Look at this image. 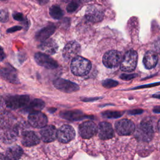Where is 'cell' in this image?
<instances>
[{
    "label": "cell",
    "mask_w": 160,
    "mask_h": 160,
    "mask_svg": "<svg viewBox=\"0 0 160 160\" xmlns=\"http://www.w3.org/2000/svg\"><path fill=\"white\" fill-rule=\"evenodd\" d=\"M153 97L156 98L160 99V94H154V95H153Z\"/></svg>",
    "instance_id": "60d3db41"
},
{
    "label": "cell",
    "mask_w": 160,
    "mask_h": 160,
    "mask_svg": "<svg viewBox=\"0 0 160 160\" xmlns=\"http://www.w3.org/2000/svg\"><path fill=\"white\" fill-rule=\"evenodd\" d=\"M76 132L74 128L68 124L62 125L57 131V138L62 143H68L74 139Z\"/></svg>",
    "instance_id": "ba28073f"
},
{
    "label": "cell",
    "mask_w": 160,
    "mask_h": 160,
    "mask_svg": "<svg viewBox=\"0 0 160 160\" xmlns=\"http://www.w3.org/2000/svg\"><path fill=\"white\" fill-rule=\"evenodd\" d=\"M102 84L106 88H111L116 86L118 84V82L111 79H107L102 82Z\"/></svg>",
    "instance_id": "f1b7e54d"
},
{
    "label": "cell",
    "mask_w": 160,
    "mask_h": 160,
    "mask_svg": "<svg viewBox=\"0 0 160 160\" xmlns=\"http://www.w3.org/2000/svg\"><path fill=\"white\" fill-rule=\"evenodd\" d=\"M23 153L22 149L18 145H14L8 148L6 151L7 159H19Z\"/></svg>",
    "instance_id": "d4e9b609"
},
{
    "label": "cell",
    "mask_w": 160,
    "mask_h": 160,
    "mask_svg": "<svg viewBox=\"0 0 160 160\" xmlns=\"http://www.w3.org/2000/svg\"><path fill=\"white\" fill-rule=\"evenodd\" d=\"M81 46L76 41L68 42L62 50V57L66 61L72 60L80 52Z\"/></svg>",
    "instance_id": "8fae6325"
},
{
    "label": "cell",
    "mask_w": 160,
    "mask_h": 160,
    "mask_svg": "<svg viewBox=\"0 0 160 160\" xmlns=\"http://www.w3.org/2000/svg\"><path fill=\"white\" fill-rule=\"evenodd\" d=\"M159 84H160V82H156V83H153V84H145V85H142L139 87H136L133 89H139V88H149V87H152V86H158Z\"/></svg>",
    "instance_id": "836d02e7"
},
{
    "label": "cell",
    "mask_w": 160,
    "mask_h": 160,
    "mask_svg": "<svg viewBox=\"0 0 160 160\" xmlns=\"http://www.w3.org/2000/svg\"><path fill=\"white\" fill-rule=\"evenodd\" d=\"M70 68L73 74L82 76L89 72L91 69V62L83 57L77 56L72 59Z\"/></svg>",
    "instance_id": "6da1fadb"
},
{
    "label": "cell",
    "mask_w": 160,
    "mask_h": 160,
    "mask_svg": "<svg viewBox=\"0 0 160 160\" xmlns=\"http://www.w3.org/2000/svg\"><path fill=\"white\" fill-rule=\"evenodd\" d=\"M9 19V13L6 9H0V21L6 22Z\"/></svg>",
    "instance_id": "f546056e"
},
{
    "label": "cell",
    "mask_w": 160,
    "mask_h": 160,
    "mask_svg": "<svg viewBox=\"0 0 160 160\" xmlns=\"http://www.w3.org/2000/svg\"><path fill=\"white\" fill-rule=\"evenodd\" d=\"M98 131L96 124L91 121H87L79 126V133L84 139H89L94 136Z\"/></svg>",
    "instance_id": "4fadbf2b"
},
{
    "label": "cell",
    "mask_w": 160,
    "mask_h": 160,
    "mask_svg": "<svg viewBox=\"0 0 160 160\" xmlns=\"http://www.w3.org/2000/svg\"><path fill=\"white\" fill-rule=\"evenodd\" d=\"M12 17L15 20L19 21H24L26 19V18H24L23 14L21 12H14L12 14Z\"/></svg>",
    "instance_id": "4dcf8cb0"
},
{
    "label": "cell",
    "mask_w": 160,
    "mask_h": 160,
    "mask_svg": "<svg viewBox=\"0 0 160 160\" xmlns=\"http://www.w3.org/2000/svg\"><path fill=\"white\" fill-rule=\"evenodd\" d=\"M91 0H81V2L82 3H86V2H89V1H91Z\"/></svg>",
    "instance_id": "b9f144b4"
},
{
    "label": "cell",
    "mask_w": 160,
    "mask_h": 160,
    "mask_svg": "<svg viewBox=\"0 0 160 160\" xmlns=\"http://www.w3.org/2000/svg\"><path fill=\"white\" fill-rule=\"evenodd\" d=\"M45 106L44 102L39 99H35L31 101L28 104H27L21 111L24 113L32 112L34 111H41Z\"/></svg>",
    "instance_id": "7402d4cb"
},
{
    "label": "cell",
    "mask_w": 160,
    "mask_h": 160,
    "mask_svg": "<svg viewBox=\"0 0 160 160\" xmlns=\"http://www.w3.org/2000/svg\"><path fill=\"white\" fill-rule=\"evenodd\" d=\"M19 133L15 126L0 129V141L5 144H11L16 141Z\"/></svg>",
    "instance_id": "5bb4252c"
},
{
    "label": "cell",
    "mask_w": 160,
    "mask_h": 160,
    "mask_svg": "<svg viewBox=\"0 0 160 160\" xmlns=\"http://www.w3.org/2000/svg\"><path fill=\"white\" fill-rule=\"evenodd\" d=\"M134 136L140 141L148 142L151 140L154 134L152 124L149 121H142L134 130Z\"/></svg>",
    "instance_id": "7a4b0ae2"
},
{
    "label": "cell",
    "mask_w": 160,
    "mask_h": 160,
    "mask_svg": "<svg viewBox=\"0 0 160 160\" xmlns=\"http://www.w3.org/2000/svg\"><path fill=\"white\" fill-rule=\"evenodd\" d=\"M53 84L56 89L68 93L77 91L79 89L77 84L62 78L55 79L53 81Z\"/></svg>",
    "instance_id": "7c38bea8"
},
{
    "label": "cell",
    "mask_w": 160,
    "mask_h": 160,
    "mask_svg": "<svg viewBox=\"0 0 160 160\" xmlns=\"http://www.w3.org/2000/svg\"><path fill=\"white\" fill-rule=\"evenodd\" d=\"M0 159H7V158H6V156H4L2 154H0Z\"/></svg>",
    "instance_id": "ab89813d"
},
{
    "label": "cell",
    "mask_w": 160,
    "mask_h": 160,
    "mask_svg": "<svg viewBox=\"0 0 160 160\" xmlns=\"http://www.w3.org/2000/svg\"><path fill=\"white\" fill-rule=\"evenodd\" d=\"M50 16L55 19H60L63 16V11L58 5H53L49 9Z\"/></svg>",
    "instance_id": "484cf974"
},
{
    "label": "cell",
    "mask_w": 160,
    "mask_h": 160,
    "mask_svg": "<svg viewBox=\"0 0 160 160\" xmlns=\"http://www.w3.org/2000/svg\"><path fill=\"white\" fill-rule=\"evenodd\" d=\"M55 29V26L52 24H49L37 32L35 38L37 41L42 42L48 39L54 33Z\"/></svg>",
    "instance_id": "44dd1931"
},
{
    "label": "cell",
    "mask_w": 160,
    "mask_h": 160,
    "mask_svg": "<svg viewBox=\"0 0 160 160\" xmlns=\"http://www.w3.org/2000/svg\"><path fill=\"white\" fill-rule=\"evenodd\" d=\"M0 74L2 77L11 83L19 84L20 82L16 69L9 65L1 68L0 69Z\"/></svg>",
    "instance_id": "ac0fdd59"
},
{
    "label": "cell",
    "mask_w": 160,
    "mask_h": 160,
    "mask_svg": "<svg viewBox=\"0 0 160 160\" xmlns=\"http://www.w3.org/2000/svg\"><path fill=\"white\" fill-rule=\"evenodd\" d=\"M34 59L38 65L48 69H54L58 67V62L46 53L36 52Z\"/></svg>",
    "instance_id": "52a82bcc"
},
{
    "label": "cell",
    "mask_w": 160,
    "mask_h": 160,
    "mask_svg": "<svg viewBox=\"0 0 160 160\" xmlns=\"http://www.w3.org/2000/svg\"><path fill=\"white\" fill-rule=\"evenodd\" d=\"M29 101L28 95H14L8 96L4 100V104L7 108L14 110L25 106Z\"/></svg>",
    "instance_id": "277c9868"
},
{
    "label": "cell",
    "mask_w": 160,
    "mask_h": 160,
    "mask_svg": "<svg viewBox=\"0 0 160 160\" xmlns=\"http://www.w3.org/2000/svg\"><path fill=\"white\" fill-rule=\"evenodd\" d=\"M115 128L118 134L127 136L132 134L135 130V125L129 119H123L116 122Z\"/></svg>",
    "instance_id": "9c48e42d"
},
{
    "label": "cell",
    "mask_w": 160,
    "mask_h": 160,
    "mask_svg": "<svg viewBox=\"0 0 160 160\" xmlns=\"http://www.w3.org/2000/svg\"><path fill=\"white\" fill-rule=\"evenodd\" d=\"M22 29L21 26H13L12 28H10L9 29H8L7 30V32H14L15 31H18L19 30H21Z\"/></svg>",
    "instance_id": "d6a6232c"
},
{
    "label": "cell",
    "mask_w": 160,
    "mask_h": 160,
    "mask_svg": "<svg viewBox=\"0 0 160 160\" xmlns=\"http://www.w3.org/2000/svg\"><path fill=\"white\" fill-rule=\"evenodd\" d=\"M98 133L100 139L106 140L113 137L114 130L110 123L108 122H101L98 126Z\"/></svg>",
    "instance_id": "e0dca14e"
},
{
    "label": "cell",
    "mask_w": 160,
    "mask_h": 160,
    "mask_svg": "<svg viewBox=\"0 0 160 160\" xmlns=\"http://www.w3.org/2000/svg\"><path fill=\"white\" fill-rule=\"evenodd\" d=\"M40 136L43 142H52L57 138V130L52 125H46L40 131Z\"/></svg>",
    "instance_id": "9a60e30c"
},
{
    "label": "cell",
    "mask_w": 160,
    "mask_h": 160,
    "mask_svg": "<svg viewBox=\"0 0 160 160\" xmlns=\"http://www.w3.org/2000/svg\"><path fill=\"white\" fill-rule=\"evenodd\" d=\"M154 48L156 49V51L158 53L160 54V38L158 39L154 42Z\"/></svg>",
    "instance_id": "e575fe53"
},
{
    "label": "cell",
    "mask_w": 160,
    "mask_h": 160,
    "mask_svg": "<svg viewBox=\"0 0 160 160\" xmlns=\"http://www.w3.org/2000/svg\"><path fill=\"white\" fill-rule=\"evenodd\" d=\"M104 10L101 6L96 4L89 5L85 11V18L91 22H98L102 20Z\"/></svg>",
    "instance_id": "5b68a950"
},
{
    "label": "cell",
    "mask_w": 160,
    "mask_h": 160,
    "mask_svg": "<svg viewBox=\"0 0 160 160\" xmlns=\"http://www.w3.org/2000/svg\"><path fill=\"white\" fill-rule=\"evenodd\" d=\"M1 1H6V0H1Z\"/></svg>",
    "instance_id": "ee69618b"
},
{
    "label": "cell",
    "mask_w": 160,
    "mask_h": 160,
    "mask_svg": "<svg viewBox=\"0 0 160 160\" xmlns=\"http://www.w3.org/2000/svg\"><path fill=\"white\" fill-rule=\"evenodd\" d=\"M82 2L81 0H72L67 6V8H66L67 11L68 12H74L78 9L80 4Z\"/></svg>",
    "instance_id": "4316f807"
},
{
    "label": "cell",
    "mask_w": 160,
    "mask_h": 160,
    "mask_svg": "<svg viewBox=\"0 0 160 160\" xmlns=\"http://www.w3.org/2000/svg\"><path fill=\"white\" fill-rule=\"evenodd\" d=\"M122 56L120 52L116 50H111L106 52L102 58L104 65L108 68H113L120 64Z\"/></svg>",
    "instance_id": "8992f818"
},
{
    "label": "cell",
    "mask_w": 160,
    "mask_h": 160,
    "mask_svg": "<svg viewBox=\"0 0 160 160\" xmlns=\"http://www.w3.org/2000/svg\"><path fill=\"white\" fill-rule=\"evenodd\" d=\"M28 119L29 124L35 128H42L48 123L47 116L39 111L31 112Z\"/></svg>",
    "instance_id": "30bf717a"
},
{
    "label": "cell",
    "mask_w": 160,
    "mask_h": 160,
    "mask_svg": "<svg viewBox=\"0 0 160 160\" xmlns=\"http://www.w3.org/2000/svg\"><path fill=\"white\" fill-rule=\"evenodd\" d=\"M153 111H154V112H156V113H160V106L156 107V108L153 109Z\"/></svg>",
    "instance_id": "f35d334b"
},
{
    "label": "cell",
    "mask_w": 160,
    "mask_h": 160,
    "mask_svg": "<svg viewBox=\"0 0 160 160\" xmlns=\"http://www.w3.org/2000/svg\"><path fill=\"white\" fill-rule=\"evenodd\" d=\"M143 112V110L142 109H134L131 110L128 112V114L130 115H136V114H139Z\"/></svg>",
    "instance_id": "d590c367"
},
{
    "label": "cell",
    "mask_w": 160,
    "mask_h": 160,
    "mask_svg": "<svg viewBox=\"0 0 160 160\" xmlns=\"http://www.w3.org/2000/svg\"><path fill=\"white\" fill-rule=\"evenodd\" d=\"M37 1H38V2H39V4L43 5V4H45L48 3L49 0H37Z\"/></svg>",
    "instance_id": "74e56055"
},
{
    "label": "cell",
    "mask_w": 160,
    "mask_h": 160,
    "mask_svg": "<svg viewBox=\"0 0 160 160\" xmlns=\"http://www.w3.org/2000/svg\"><path fill=\"white\" fill-rule=\"evenodd\" d=\"M138 62V54L134 50L128 51L124 56L120 64V69L124 72L134 70Z\"/></svg>",
    "instance_id": "3957f363"
},
{
    "label": "cell",
    "mask_w": 160,
    "mask_h": 160,
    "mask_svg": "<svg viewBox=\"0 0 160 160\" xmlns=\"http://www.w3.org/2000/svg\"><path fill=\"white\" fill-rule=\"evenodd\" d=\"M21 143L26 147L33 146L40 142V139L38 135L32 131L26 130L21 133Z\"/></svg>",
    "instance_id": "2e32d148"
},
{
    "label": "cell",
    "mask_w": 160,
    "mask_h": 160,
    "mask_svg": "<svg viewBox=\"0 0 160 160\" xmlns=\"http://www.w3.org/2000/svg\"><path fill=\"white\" fill-rule=\"evenodd\" d=\"M138 74H122L120 76V78L124 80H131L132 79L135 78Z\"/></svg>",
    "instance_id": "1f68e13d"
},
{
    "label": "cell",
    "mask_w": 160,
    "mask_h": 160,
    "mask_svg": "<svg viewBox=\"0 0 160 160\" xmlns=\"http://www.w3.org/2000/svg\"><path fill=\"white\" fill-rule=\"evenodd\" d=\"M6 57V54L4 52L2 48L0 46V61H2L4 60V59Z\"/></svg>",
    "instance_id": "8d00e7d4"
},
{
    "label": "cell",
    "mask_w": 160,
    "mask_h": 160,
    "mask_svg": "<svg viewBox=\"0 0 160 160\" xmlns=\"http://www.w3.org/2000/svg\"><path fill=\"white\" fill-rule=\"evenodd\" d=\"M15 122L14 116L6 111H0V129H5L13 126Z\"/></svg>",
    "instance_id": "d6986e66"
},
{
    "label": "cell",
    "mask_w": 160,
    "mask_h": 160,
    "mask_svg": "<svg viewBox=\"0 0 160 160\" xmlns=\"http://www.w3.org/2000/svg\"><path fill=\"white\" fill-rule=\"evenodd\" d=\"M38 48L46 54L52 55L57 52L58 46L53 39H47L39 44Z\"/></svg>",
    "instance_id": "ffe728a7"
},
{
    "label": "cell",
    "mask_w": 160,
    "mask_h": 160,
    "mask_svg": "<svg viewBox=\"0 0 160 160\" xmlns=\"http://www.w3.org/2000/svg\"><path fill=\"white\" fill-rule=\"evenodd\" d=\"M60 116L64 119L69 121H80L84 118H91L90 116H87L83 114L82 112L78 110L74 111H63L60 113Z\"/></svg>",
    "instance_id": "603a6c76"
},
{
    "label": "cell",
    "mask_w": 160,
    "mask_h": 160,
    "mask_svg": "<svg viewBox=\"0 0 160 160\" xmlns=\"http://www.w3.org/2000/svg\"><path fill=\"white\" fill-rule=\"evenodd\" d=\"M122 114L123 112L120 111H108L102 113V115L103 117L106 118H118L121 117L122 115Z\"/></svg>",
    "instance_id": "83f0119b"
},
{
    "label": "cell",
    "mask_w": 160,
    "mask_h": 160,
    "mask_svg": "<svg viewBox=\"0 0 160 160\" xmlns=\"http://www.w3.org/2000/svg\"><path fill=\"white\" fill-rule=\"evenodd\" d=\"M158 130H159V131L160 132V119L159 120V121H158Z\"/></svg>",
    "instance_id": "7bdbcfd3"
},
{
    "label": "cell",
    "mask_w": 160,
    "mask_h": 160,
    "mask_svg": "<svg viewBox=\"0 0 160 160\" xmlns=\"http://www.w3.org/2000/svg\"><path fill=\"white\" fill-rule=\"evenodd\" d=\"M158 56L156 52L149 51L144 56L143 64L146 69H150L154 68L158 62Z\"/></svg>",
    "instance_id": "cb8c5ba5"
}]
</instances>
